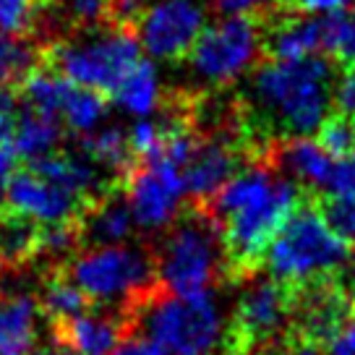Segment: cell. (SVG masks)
<instances>
[{
    "mask_svg": "<svg viewBox=\"0 0 355 355\" xmlns=\"http://www.w3.org/2000/svg\"><path fill=\"white\" fill-rule=\"evenodd\" d=\"M324 191H327L329 199L355 201V152L343 157V159H334L332 175L327 180Z\"/></svg>",
    "mask_w": 355,
    "mask_h": 355,
    "instance_id": "cell-30",
    "label": "cell"
},
{
    "mask_svg": "<svg viewBox=\"0 0 355 355\" xmlns=\"http://www.w3.org/2000/svg\"><path fill=\"white\" fill-rule=\"evenodd\" d=\"M3 207L26 214L40 225H63V222H78L92 204L76 193L44 180L42 175H37L34 170L24 165L13 173Z\"/></svg>",
    "mask_w": 355,
    "mask_h": 355,
    "instance_id": "cell-12",
    "label": "cell"
},
{
    "mask_svg": "<svg viewBox=\"0 0 355 355\" xmlns=\"http://www.w3.org/2000/svg\"><path fill=\"white\" fill-rule=\"evenodd\" d=\"M107 102H110V97H105V94L94 92V89L71 84L60 118L66 121V125L71 131L89 133L107 115Z\"/></svg>",
    "mask_w": 355,
    "mask_h": 355,
    "instance_id": "cell-25",
    "label": "cell"
},
{
    "mask_svg": "<svg viewBox=\"0 0 355 355\" xmlns=\"http://www.w3.org/2000/svg\"><path fill=\"white\" fill-rule=\"evenodd\" d=\"M78 152L87 155L100 170H105L121 183L128 175V170L136 165V157L128 144V131H123L118 125H107L92 136L78 139Z\"/></svg>",
    "mask_w": 355,
    "mask_h": 355,
    "instance_id": "cell-22",
    "label": "cell"
},
{
    "mask_svg": "<svg viewBox=\"0 0 355 355\" xmlns=\"http://www.w3.org/2000/svg\"><path fill=\"white\" fill-rule=\"evenodd\" d=\"M334 68L324 55L282 63L269 60L251 78V102L264 118L290 136L319 133L332 110Z\"/></svg>",
    "mask_w": 355,
    "mask_h": 355,
    "instance_id": "cell-2",
    "label": "cell"
},
{
    "mask_svg": "<svg viewBox=\"0 0 355 355\" xmlns=\"http://www.w3.org/2000/svg\"><path fill=\"white\" fill-rule=\"evenodd\" d=\"M110 100H115L123 110L139 115V118H149L152 112L159 110L165 102V94H162V84H159L155 63L139 60V66L118 84Z\"/></svg>",
    "mask_w": 355,
    "mask_h": 355,
    "instance_id": "cell-23",
    "label": "cell"
},
{
    "mask_svg": "<svg viewBox=\"0 0 355 355\" xmlns=\"http://www.w3.org/2000/svg\"><path fill=\"white\" fill-rule=\"evenodd\" d=\"M199 207L220 227L227 266L248 269L300 207V186L272 165H251L238 170L209 204Z\"/></svg>",
    "mask_w": 355,
    "mask_h": 355,
    "instance_id": "cell-1",
    "label": "cell"
},
{
    "mask_svg": "<svg viewBox=\"0 0 355 355\" xmlns=\"http://www.w3.org/2000/svg\"><path fill=\"white\" fill-rule=\"evenodd\" d=\"M68 89H71V81L55 73V71H50L42 63H37L32 71H26L21 81L16 84L21 110H29L34 115H42V118H50V121L58 123L63 115Z\"/></svg>",
    "mask_w": 355,
    "mask_h": 355,
    "instance_id": "cell-21",
    "label": "cell"
},
{
    "mask_svg": "<svg viewBox=\"0 0 355 355\" xmlns=\"http://www.w3.org/2000/svg\"><path fill=\"white\" fill-rule=\"evenodd\" d=\"M207 29V0H146L133 26L146 55L178 63L191 55Z\"/></svg>",
    "mask_w": 355,
    "mask_h": 355,
    "instance_id": "cell-9",
    "label": "cell"
},
{
    "mask_svg": "<svg viewBox=\"0 0 355 355\" xmlns=\"http://www.w3.org/2000/svg\"><path fill=\"white\" fill-rule=\"evenodd\" d=\"M121 316L125 329L152 337L167 355H217L227 337V322L214 293L180 298L157 285Z\"/></svg>",
    "mask_w": 355,
    "mask_h": 355,
    "instance_id": "cell-3",
    "label": "cell"
},
{
    "mask_svg": "<svg viewBox=\"0 0 355 355\" xmlns=\"http://www.w3.org/2000/svg\"><path fill=\"white\" fill-rule=\"evenodd\" d=\"M37 295L0 282V355H37Z\"/></svg>",
    "mask_w": 355,
    "mask_h": 355,
    "instance_id": "cell-15",
    "label": "cell"
},
{
    "mask_svg": "<svg viewBox=\"0 0 355 355\" xmlns=\"http://www.w3.org/2000/svg\"><path fill=\"white\" fill-rule=\"evenodd\" d=\"M261 261L269 277L285 288L311 285L345 269L350 261V245L329 230L316 207L300 204L266 245Z\"/></svg>",
    "mask_w": 355,
    "mask_h": 355,
    "instance_id": "cell-5",
    "label": "cell"
},
{
    "mask_svg": "<svg viewBox=\"0 0 355 355\" xmlns=\"http://www.w3.org/2000/svg\"><path fill=\"white\" fill-rule=\"evenodd\" d=\"M322 217L343 243L350 248L355 245V201L350 199H329L322 204Z\"/></svg>",
    "mask_w": 355,
    "mask_h": 355,
    "instance_id": "cell-29",
    "label": "cell"
},
{
    "mask_svg": "<svg viewBox=\"0 0 355 355\" xmlns=\"http://www.w3.org/2000/svg\"><path fill=\"white\" fill-rule=\"evenodd\" d=\"M353 0H293L295 11L306 13V16H329V13H340Z\"/></svg>",
    "mask_w": 355,
    "mask_h": 355,
    "instance_id": "cell-35",
    "label": "cell"
},
{
    "mask_svg": "<svg viewBox=\"0 0 355 355\" xmlns=\"http://www.w3.org/2000/svg\"><path fill=\"white\" fill-rule=\"evenodd\" d=\"M131 214L144 230H167L186 199L183 170L170 162H136L121 183Z\"/></svg>",
    "mask_w": 355,
    "mask_h": 355,
    "instance_id": "cell-10",
    "label": "cell"
},
{
    "mask_svg": "<svg viewBox=\"0 0 355 355\" xmlns=\"http://www.w3.org/2000/svg\"><path fill=\"white\" fill-rule=\"evenodd\" d=\"M316 141L324 146V152L332 159H343V157L355 152V118L347 115H329L324 125L316 133Z\"/></svg>",
    "mask_w": 355,
    "mask_h": 355,
    "instance_id": "cell-27",
    "label": "cell"
},
{
    "mask_svg": "<svg viewBox=\"0 0 355 355\" xmlns=\"http://www.w3.org/2000/svg\"><path fill=\"white\" fill-rule=\"evenodd\" d=\"M112 355H167L165 347L159 343H155L152 337L136 332V329H128L123 334V340L118 343V347L112 350Z\"/></svg>",
    "mask_w": 355,
    "mask_h": 355,
    "instance_id": "cell-33",
    "label": "cell"
},
{
    "mask_svg": "<svg viewBox=\"0 0 355 355\" xmlns=\"http://www.w3.org/2000/svg\"><path fill=\"white\" fill-rule=\"evenodd\" d=\"M264 50V32L254 19H217L207 24L189 55L193 78L204 87H227L251 73Z\"/></svg>",
    "mask_w": 355,
    "mask_h": 355,
    "instance_id": "cell-8",
    "label": "cell"
},
{
    "mask_svg": "<svg viewBox=\"0 0 355 355\" xmlns=\"http://www.w3.org/2000/svg\"><path fill=\"white\" fill-rule=\"evenodd\" d=\"M60 141H63L60 123L21 110L19 123H16V136H13V152L19 155V159L34 162L40 157L53 155V152H58Z\"/></svg>",
    "mask_w": 355,
    "mask_h": 355,
    "instance_id": "cell-24",
    "label": "cell"
},
{
    "mask_svg": "<svg viewBox=\"0 0 355 355\" xmlns=\"http://www.w3.org/2000/svg\"><path fill=\"white\" fill-rule=\"evenodd\" d=\"M350 19H353V24H355V0H353V11H350Z\"/></svg>",
    "mask_w": 355,
    "mask_h": 355,
    "instance_id": "cell-38",
    "label": "cell"
},
{
    "mask_svg": "<svg viewBox=\"0 0 355 355\" xmlns=\"http://www.w3.org/2000/svg\"><path fill=\"white\" fill-rule=\"evenodd\" d=\"M259 355H327L319 347L316 343H311V340H298L295 345H285V347H272V350H264V353Z\"/></svg>",
    "mask_w": 355,
    "mask_h": 355,
    "instance_id": "cell-37",
    "label": "cell"
},
{
    "mask_svg": "<svg viewBox=\"0 0 355 355\" xmlns=\"http://www.w3.org/2000/svg\"><path fill=\"white\" fill-rule=\"evenodd\" d=\"M238 173V152L230 139H201L183 167L186 193L196 204H209Z\"/></svg>",
    "mask_w": 355,
    "mask_h": 355,
    "instance_id": "cell-13",
    "label": "cell"
},
{
    "mask_svg": "<svg viewBox=\"0 0 355 355\" xmlns=\"http://www.w3.org/2000/svg\"><path fill=\"white\" fill-rule=\"evenodd\" d=\"M332 105L337 115L355 118V63L345 66L332 84Z\"/></svg>",
    "mask_w": 355,
    "mask_h": 355,
    "instance_id": "cell-32",
    "label": "cell"
},
{
    "mask_svg": "<svg viewBox=\"0 0 355 355\" xmlns=\"http://www.w3.org/2000/svg\"><path fill=\"white\" fill-rule=\"evenodd\" d=\"M42 256V225L0 207V266L21 269Z\"/></svg>",
    "mask_w": 355,
    "mask_h": 355,
    "instance_id": "cell-19",
    "label": "cell"
},
{
    "mask_svg": "<svg viewBox=\"0 0 355 355\" xmlns=\"http://www.w3.org/2000/svg\"><path fill=\"white\" fill-rule=\"evenodd\" d=\"M293 295L277 279H254L241 293L233 313V337L241 350L251 345H269L290 322Z\"/></svg>",
    "mask_w": 355,
    "mask_h": 355,
    "instance_id": "cell-11",
    "label": "cell"
},
{
    "mask_svg": "<svg viewBox=\"0 0 355 355\" xmlns=\"http://www.w3.org/2000/svg\"><path fill=\"white\" fill-rule=\"evenodd\" d=\"M279 0H214V8L225 19H254L272 13Z\"/></svg>",
    "mask_w": 355,
    "mask_h": 355,
    "instance_id": "cell-31",
    "label": "cell"
},
{
    "mask_svg": "<svg viewBox=\"0 0 355 355\" xmlns=\"http://www.w3.org/2000/svg\"><path fill=\"white\" fill-rule=\"evenodd\" d=\"M272 167L298 186L324 189L332 175L334 159L324 152V146L313 136H290L275 146Z\"/></svg>",
    "mask_w": 355,
    "mask_h": 355,
    "instance_id": "cell-16",
    "label": "cell"
},
{
    "mask_svg": "<svg viewBox=\"0 0 355 355\" xmlns=\"http://www.w3.org/2000/svg\"><path fill=\"white\" fill-rule=\"evenodd\" d=\"M264 50L269 53V60L295 63L309 60L324 53V29L322 19L316 16H290L275 24L264 37Z\"/></svg>",
    "mask_w": 355,
    "mask_h": 355,
    "instance_id": "cell-18",
    "label": "cell"
},
{
    "mask_svg": "<svg viewBox=\"0 0 355 355\" xmlns=\"http://www.w3.org/2000/svg\"><path fill=\"white\" fill-rule=\"evenodd\" d=\"M136 220L131 207L123 196V189L107 193L105 199L94 201L84 217L78 220V243L81 248H105V245H121L133 235Z\"/></svg>",
    "mask_w": 355,
    "mask_h": 355,
    "instance_id": "cell-17",
    "label": "cell"
},
{
    "mask_svg": "<svg viewBox=\"0 0 355 355\" xmlns=\"http://www.w3.org/2000/svg\"><path fill=\"white\" fill-rule=\"evenodd\" d=\"M152 256L157 285L180 298L214 293V285L230 269L220 227L199 204L178 214Z\"/></svg>",
    "mask_w": 355,
    "mask_h": 355,
    "instance_id": "cell-4",
    "label": "cell"
},
{
    "mask_svg": "<svg viewBox=\"0 0 355 355\" xmlns=\"http://www.w3.org/2000/svg\"><path fill=\"white\" fill-rule=\"evenodd\" d=\"M37 303H40V313L47 319L50 327L76 319V316L94 309L87 295L78 290L76 282L68 277L63 264H53L44 272L42 290L37 293Z\"/></svg>",
    "mask_w": 355,
    "mask_h": 355,
    "instance_id": "cell-20",
    "label": "cell"
},
{
    "mask_svg": "<svg viewBox=\"0 0 355 355\" xmlns=\"http://www.w3.org/2000/svg\"><path fill=\"white\" fill-rule=\"evenodd\" d=\"M141 60V44L136 32L102 26L68 37L40 50V63L60 73L76 87H87L112 97L123 78Z\"/></svg>",
    "mask_w": 355,
    "mask_h": 355,
    "instance_id": "cell-6",
    "label": "cell"
},
{
    "mask_svg": "<svg viewBox=\"0 0 355 355\" xmlns=\"http://www.w3.org/2000/svg\"><path fill=\"white\" fill-rule=\"evenodd\" d=\"M50 332L55 343L66 345L73 355H112L128 329L118 311L92 309L76 319L53 324Z\"/></svg>",
    "mask_w": 355,
    "mask_h": 355,
    "instance_id": "cell-14",
    "label": "cell"
},
{
    "mask_svg": "<svg viewBox=\"0 0 355 355\" xmlns=\"http://www.w3.org/2000/svg\"><path fill=\"white\" fill-rule=\"evenodd\" d=\"M37 16V0H0V34L29 40Z\"/></svg>",
    "mask_w": 355,
    "mask_h": 355,
    "instance_id": "cell-28",
    "label": "cell"
},
{
    "mask_svg": "<svg viewBox=\"0 0 355 355\" xmlns=\"http://www.w3.org/2000/svg\"><path fill=\"white\" fill-rule=\"evenodd\" d=\"M327 355H355V313L347 316L340 329L327 340Z\"/></svg>",
    "mask_w": 355,
    "mask_h": 355,
    "instance_id": "cell-34",
    "label": "cell"
},
{
    "mask_svg": "<svg viewBox=\"0 0 355 355\" xmlns=\"http://www.w3.org/2000/svg\"><path fill=\"white\" fill-rule=\"evenodd\" d=\"M40 63V50L32 40H13L0 34V87L19 84L26 71Z\"/></svg>",
    "mask_w": 355,
    "mask_h": 355,
    "instance_id": "cell-26",
    "label": "cell"
},
{
    "mask_svg": "<svg viewBox=\"0 0 355 355\" xmlns=\"http://www.w3.org/2000/svg\"><path fill=\"white\" fill-rule=\"evenodd\" d=\"M63 266L94 309L107 306V311L121 313L157 288L155 256L152 248L141 245L81 248Z\"/></svg>",
    "mask_w": 355,
    "mask_h": 355,
    "instance_id": "cell-7",
    "label": "cell"
},
{
    "mask_svg": "<svg viewBox=\"0 0 355 355\" xmlns=\"http://www.w3.org/2000/svg\"><path fill=\"white\" fill-rule=\"evenodd\" d=\"M16 170H19V155L13 152V146L0 149V207L6 201V191H8V183Z\"/></svg>",
    "mask_w": 355,
    "mask_h": 355,
    "instance_id": "cell-36",
    "label": "cell"
}]
</instances>
